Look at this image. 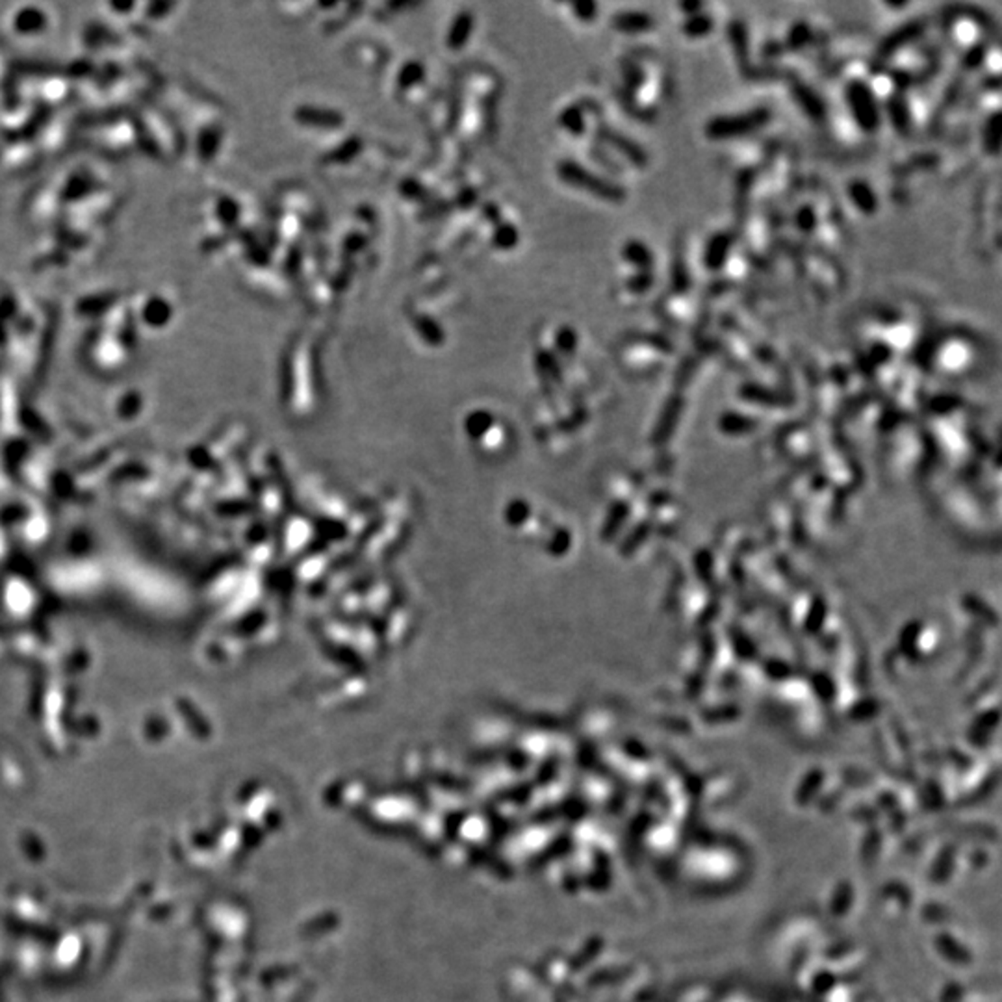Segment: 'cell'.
<instances>
[{
    "label": "cell",
    "instance_id": "6da1fadb",
    "mask_svg": "<svg viewBox=\"0 0 1002 1002\" xmlns=\"http://www.w3.org/2000/svg\"><path fill=\"white\" fill-rule=\"evenodd\" d=\"M945 34L951 47L963 58L984 49V23L970 12H956L947 19Z\"/></svg>",
    "mask_w": 1002,
    "mask_h": 1002
},
{
    "label": "cell",
    "instance_id": "7a4b0ae2",
    "mask_svg": "<svg viewBox=\"0 0 1002 1002\" xmlns=\"http://www.w3.org/2000/svg\"><path fill=\"white\" fill-rule=\"evenodd\" d=\"M770 121V112L767 108H756L752 112L737 114V115H724L715 117L707 123L706 132L713 140H737L741 136H748L756 132L758 129L765 127Z\"/></svg>",
    "mask_w": 1002,
    "mask_h": 1002
},
{
    "label": "cell",
    "instance_id": "3957f363",
    "mask_svg": "<svg viewBox=\"0 0 1002 1002\" xmlns=\"http://www.w3.org/2000/svg\"><path fill=\"white\" fill-rule=\"evenodd\" d=\"M559 171L567 182L574 184L576 187H581V190H588L592 196H597L600 199L618 203L625 197V192H624L622 186H618L611 180L600 178L597 175H592L590 171L579 168L576 162H565L560 166Z\"/></svg>",
    "mask_w": 1002,
    "mask_h": 1002
},
{
    "label": "cell",
    "instance_id": "277c9868",
    "mask_svg": "<svg viewBox=\"0 0 1002 1002\" xmlns=\"http://www.w3.org/2000/svg\"><path fill=\"white\" fill-rule=\"evenodd\" d=\"M975 359V348L973 343L969 342V338L963 336H947L943 340H939V346L935 350V364L943 369L949 371H960L961 368L969 366L970 360Z\"/></svg>",
    "mask_w": 1002,
    "mask_h": 1002
},
{
    "label": "cell",
    "instance_id": "5b68a950",
    "mask_svg": "<svg viewBox=\"0 0 1002 1002\" xmlns=\"http://www.w3.org/2000/svg\"><path fill=\"white\" fill-rule=\"evenodd\" d=\"M661 318L674 329L688 327L695 322V305L687 294L670 292L661 299Z\"/></svg>",
    "mask_w": 1002,
    "mask_h": 1002
},
{
    "label": "cell",
    "instance_id": "8992f818",
    "mask_svg": "<svg viewBox=\"0 0 1002 1002\" xmlns=\"http://www.w3.org/2000/svg\"><path fill=\"white\" fill-rule=\"evenodd\" d=\"M807 275L811 280V287L819 296H830L841 290V278L835 273L833 266L819 255H811L807 260Z\"/></svg>",
    "mask_w": 1002,
    "mask_h": 1002
},
{
    "label": "cell",
    "instance_id": "52a82bcc",
    "mask_svg": "<svg viewBox=\"0 0 1002 1002\" xmlns=\"http://www.w3.org/2000/svg\"><path fill=\"white\" fill-rule=\"evenodd\" d=\"M744 236L750 247V253H754L760 259H767L770 255L769 250L772 243V231L769 225V219L765 215L761 214L748 215Z\"/></svg>",
    "mask_w": 1002,
    "mask_h": 1002
},
{
    "label": "cell",
    "instance_id": "ba28073f",
    "mask_svg": "<svg viewBox=\"0 0 1002 1002\" xmlns=\"http://www.w3.org/2000/svg\"><path fill=\"white\" fill-rule=\"evenodd\" d=\"M735 250V238L726 232V231H718L715 232L704 249V266L715 273H718L723 269V266L726 264V260L730 259V255Z\"/></svg>",
    "mask_w": 1002,
    "mask_h": 1002
},
{
    "label": "cell",
    "instance_id": "9c48e42d",
    "mask_svg": "<svg viewBox=\"0 0 1002 1002\" xmlns=\"http://www.w3.org/2000/svg\"><path fill=\"white\" fill-rule=\"evenodd\" d=\"M847 196L852 206L863 215H874L879 212V197H876L870 184L865 180H852L847 186Z\"/></svg>",
    "mask_w": 1002,
    "mask_h": 1002
},
{
    "label": "cell",
    "instance_id": "30bf717a",
    "mask_svg": "<svg viewBox=\"0 0 1002 1002\" xmlns=\"http://www.w3.org/2000/svg\"><path fill=\"white\" fill-rule=\"evenodd\" d=\"M622 260L635 271H653V250L641 240H630L622 247Z\"/></svg>",
    "mask_w": 1002,
    "mask_h": 1002
},
{
    "label": "cell",
    "instance_id": "8fae6325",
    "mask_svg": "<svg viewBox=\"0 0 1002 1002\" xmlns=\"http://www.w3.org/2000/svg\"><path fill=\"white\" fill-rule=\"evenodd\" d=\"M702 10L685 15V19L681 23V34L687 40H704V38L711 36L713 28H715V21L709 14H704Z\"/></svg>",
    "mask_w": 1002,
    "mask_h": 1002
},
{
    "label": "cell",
    "instance_id": "7c38bea8",
    "mask_svg": "<svg viewBox=\"0 0 1002 1002\" xmlns=\"http://www.w3.org/2000/svg\"><path fill=\"white\" fill-rule=\"evenodd\" d=\"M655 288V275L653 271H633L625 278L622 294L628 296L630 301L646 297Z\"/></svg>",
    "mask_w": 1002,
    "mask_h": 1002
},
{
    "label": "cell",
    "instance_id": "4fadbf2b",
    "mask_svg": "<svg viewBox=\"0 0 1002 1002\" xmlns=\"http://www.w3.org/2000/svg\"><path fill=\"white\" fill-rule=\"evenodd\" d=\"M615 26L620 28L622 32H650L653 28V19L648 14L639 12L618 14L615 17Z\"/></svg>",
    "mask_w": 1002,
    "mask_h": 1002
},
{
    "label": "cell",
    "instance_id": "5bb4252c",
    "mask_svg": "<svg viewBox=\"0 0 1002 1002\" xmlns=\"http://www.w3.org/2000/svg\"><path fill=\"white\" fill-rule=\"evenodd\" d=\"M297 117L305 124H320V127H338L342 123V117L336 112L314 110V108H303L297 114Z\"/></svg>",
    "mask_w": 1002,
    "mask_h": 1002
},
{
    "label": "cell",
    "instance_id": "9a60e30c",
    "mask_svg": "<svg viewBox=\"0 0 1002 1002\" xmlns=\"http://www.w3.org/2000/svg\"><path fill=\"white\" fill-rule=\"evenodd\" d=\"M453 28L455 30H451V34H450V47L459 49V47H462V43L469 36V32H472V17H469V14H462V17L455 23Z\"/></svg>",
    "mask_w": 1002,
    "mask_h": 1002
},
{
    "label": "cell",
    "instance_id": "2e32d148",
    "mask_svg": "<svg viewBox=\"0 0 1002 1002\" xmlns=\"http://www.w3.org/2000/svg\"><path fill=\"white\" fill-rule=\"evenodd\" d=\"M572 10L583 23H590L597 17V5H574Z\"/></svg>",
    "mask_w": 1002,
    "mask_h": 1002
},
{
    "label": "cell",
    "instance_id": "e0dca14e",
    "mask_svg": "<svg viewBox=\"0 0 1002 1002\" xmlns=\"http://www.w3.org/2000/svg\"><path fill=\"white\" fill-rule=\"evenodd\" d=\"M405 73H409V75H414V73H413V71H411V66H409V68H406V69H405ZM403 78H405V80H406V82H411V80H413V77H403Z\"/></svg>",
    "mask_w": 1002,
    "mask_h": 1002
}]
</instances>
